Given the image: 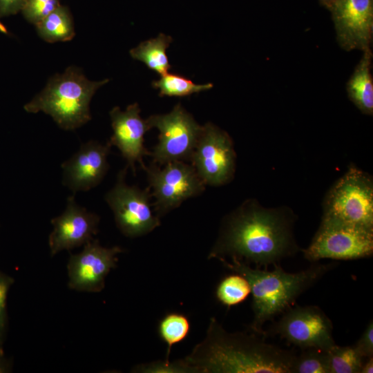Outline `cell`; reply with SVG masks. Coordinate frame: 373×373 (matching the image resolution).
<instances>
[{
    "label": "cell",
    "mask_w": 373,
    "mask_h": 373,
    "mask_svg": "<svg viewBox=\"0 0 373 373\" xmlns=\"http://www.w3.org/2000/svg\"><path fill=\"white\" fill-rule=\"evenodd\" d=\"M294 223L293 216L280 209L245 202L224 220L208 258H229L263 269L280 265L300 250Z\"/></svg>",
    "instance_id": "cell-1"
},
{
    "label": "cell",
    "mask_w": 373,
    "mask_h": 373,
    "mask_svg": "<svg viewBox=\"0 0 373 373\" xmlns=\"http://www.w3.org/2000/svg\"><path fill=\"white\" fill-rule=\"evenodd\" d=\"M296 355L249 329L229 332L211 318L204 338L184 359L197 373H291Z\"/></svg>",
    "instance_id": "cell-2"
},
{
    "label": "cell",
    "mask_w": 373,
    "mask_h": 373,
    "mask_svg": "<svg viewBox=\"0 0 373 373\" xmlns=\"http://www.w3.org/2000/svg\"><path fill=\"white\" fill-rule=\"evenodd\" d=\"M227 269L243 276L251 287L254 318L248 329L263 336L264 325L273 321L294 305L300 295L319 281L338 264L313 262L309 267L296 273L285 271L280 265L274 269L253 268L242 262L220 259Z\"/></svg>",
    "instance_id": "cell-3"
},
{
    "label": "cell",
    "mask_w": 373,
    "mask_h": 373,
    "mask_svg": "<svg viewBox=\"0 0 373 373\" xmlns=\"http://www.w3.org/2000/svg\"><path fill=\"white\" fill-rule=\"evenodd\" d=\"M88 80L76 67L52 77L44 90L24 106L31 113L50 115L64 130H75L91 119L90 102L96 90L108 82Z\"/></svg>",
    "instance_id": "cell-4"
},
{
    "label": "cell",
    "mask_w": 373,
    "mask_h": 373,
    "mask_svg": "<svg viewBox=\"0 0 373 373\" xmlns=\"http://www.w3.org/2000/svg\"><path fill=\"white\" fill-rule=\"evenodd\" d=\"M310 262L322 259L352 260L373 254V229L322 218L309 245L301 249Z\"/></svg>",
    "instance_id": "cell-5"
},
{
    "label": "cell",
    "mask_w": 373,
    "mask_h": 373,
    "mask_svg": "<svg viewBox=\"0 0 373 373\" xmlns=\"http://www.w3.org/2000/svg\"><path fill=\"white\" fill-rule=\"evenodd\" d=\"M323 218L373 229V184L370 176L352 167L332 187Z\"/></svg>",
    "instance_id": "cell-6"
},
{
    "label": "cell",
    "mask_w": 373,
    "mask_h": 373,
    "mask_svg": "<svg viewBox=\"0 0 373 373\" xmlns=\"http://www.w3.org/2000/svg\"><path fill=\"white\" fill-rule=\"evenodd\" d=\"M264 329L263 336H278L301 350L314 347L329 351L336 345L333 323L316 305L291 306Z\"/></svg>",
    "instance_id": "cell-7"
},
{
    "label": "cell",
    "mask_w": 373,
    "mask_h": 373,
    "mask_svg": "<svg viewBox=\"0 0 373 373\" xmlns=\"http://www.w3.org/2000/svg\"><path fill=\"white\" fill-rule=\"evenodd\" d=\"M146 122L151 129L159 131L158 142L149 154L153 164L162 166L174 161L190 162L202 126L180 104L168 113L151 115Z\"/></svg>",
    "instance_id": "cell-8"
},
{
    "label": "cell",
    "mask_w": 373,
    "mask_h": 373,
    "mask_svg": "<svg viewBox=\"0 0 373 373\" xmlns=\"http://www.w3.org/2000/svg\"><path fill=\"white\" fill-rule=\"evenodd\" d=\"M128 167L119 171L114 186L104 198L119 231L126 237L137 238L153 231L160 221L152 209L150 188L141 189L126 182Z\"/></svg>",
    "instance_id": "cell-9"
},
{
    "label": "cell",
    "mask_w": 373,
    "mask_h": 373,
    "mask_svg": "<svg viewBox=\"0 0 373 373\" xmlns=\"http://www.w3.org/2000/svg\"><path fill=\"white\" fill-rule=\"evenodd\" d=\"M144 170L155 198L153 210L159 218L200 195L205 189L193 166L186 162L174 161L162 166L152 164Z\"/></svg>",
    "instance_id": "cell-10"
},
{
    "label": "cell",
    "mask_w": 373,
    "mask_h": 373,
    "mask_svg": "<svg viewBox=\"0 0 373 373\" xmlns=\"http://www.w3.org/2000/svg\"><path fill=\"white\" fill-rule=\"evenodd\" d=\"M190 163L205 185L220 186L232 179L236 153L227 132L211 123L202 126Z\"/></svg>",
    "instance_id": "cell-11"
},
{
    "label": "cell",
    "mask_w": 373,
    "mask_h": 373,
    "mask_svg": "<svg viewBox=\"0 0 373 373\" xmlns=\"http://www.w3.org/2000/svg\"><path fill=\"white\" fill-rule=\"evenodd\" d=\"M122 252L120 247H102L95 239L87 242L81 252L71 255L68 260L69 288L93 293L101 291L107 275L117 265V255Z\"/></svg>",
    "instance_id": "cell-12"
},
{
    "label": "cell",
    "mask_w": 373,
    "mask_h": 373,
    "mask_svg": "<svg viewBox=\"0 0 373 373\" xmlns=\"http://www.w3.org/2000/svg\"><path fill=\"white\" fill-rule=\"evenodd\" d=\"M337 41L347 51L370 48L373 0H334L329 10Z\"/></svg>",
    "instance_id": "cell-13"
},
{
    "label": "cell",
    "mask_w": 373,
    "mask_h": 373,
    "mask_svg": "<svg viewBox=\"0 0 373 373\" xmlns=\"http://www.w3.org/2000/svg\"><path fill=\"white\" fill-rule=\"evenodd\" d=\"M111 145L90 140L83 143L79 149L61 164L63 184L73 193L88 191L101 183L109 164L108 155Z\"/></svg>",
    "instance_id": "cell-14"
},
{
    "label": "cell",
    "mask_w": 373,
    "mask_h": 373,
    "mask_svg": "<svg viewBox=\"0 0 373 373\" xmlns=\"http://www.w3.org/2000/svg\"><path fill=\"white\" fill-rule=\"evenodd\" d=\"M99 216L79 206L75 196H69L64 211L51 220L53 229L48 238L52 256L71 250L93 239L98 231Z\"/></svg>",
    "instance_id": "cell-15"
},
{
    "label": "cell",
    "mask_w": 373,
    "mask_h": 373,
    "mask_svg": "<svg viewBox=\"0 0 373 373\" xmlns=\"http://www.w3.org/2000/svg\"><path fill=\"white\" fill-rule=\"evenodd\" d=\"M109 114L113 135L108 142L118 149L134 174L137 163L144 169L143 159L149 151L144 146V137L151 128L146 119L141 117L138 104L128 105L124 111L115 106Z\"/></svg>",
    "instance_id": "cell-16"
},
{
    "label": "cell",
    "mask_w": 373,
    "mask_h": 373,
    "mask_svg": "<svg viewBox=\"0 0 373 373\" xmlns=\"http://www.w3.org/2000/svg\"><path fill=\"white\" fill-rule=\"evenodd\" d=\"M372 55L370 48L363 55L347 83L350 99L364 114L373 113V81L371 74Z\"/></svg>",
    "instance_id": "cell-17"
},
{
    "label": "cell",
    "mask_w": 373,
    "mask_h": 373,
    "mask_svg": "<svg viewBox=\"0 0 373 373\" xmlns=\"http://www.w3.org/2000/svg\"><path fill=\"white\" fill-rule=\"evenodd\" d=\"M173 41L171 36L160 33L155 38L141 42L130 50L131 56L143 62L150 70L163 75L171 68L166 49Z\"/></svg>",
    "instance_id": "cell-18"
},
{
    "label": "cell",
    "mask_w": 373,
    "mask_h": 373,
    "mask_svg": "<svg viewBox=\"0 0 373 373\" xmlns=\"http://www.w3.org/2000/svg\"><path fill=\"white\" fill-rule=\"evenodd\" d=\"M35 26L40 37L50 43L70 41L75 34L70 10L61 5Z\"/></svg>",
    "instance_id": "cell-19"
},
{
    "label": "cell",
    "mask_w": 373,
    "mask_h": 373,
    "mask_svg": "<svg viewBox=\"0 0 373 373\" xmlns=\"http://www.w3.org/2000/svg\"><path fill=\"white\" fill-rule=\"evenodd\" d=\"M213 84H196L191 79L177 73H166L152 82V86L159 90L160 97H184L193 93L207 90Z\"/></svg>",
    "instance_id": "cell-20"
},
{
    "label": "cell",
    "mask_w": 373,
    "mask_h": 373,
    "mask_svg": "<svg viewBox=\"0 0 373 373\" xmlns=\"http://www.w3.org/2000/svg\"><path fill=\"white\" fill-rule=\"evenodd\" d=\"M250 294L249 283L238 273L226 276L220 280L216 289L218 300L228 307L242 303Z\"/></svg>",
    "instance_id": "cell-21"
},
{
    "label": "cell",
    "mask_w": 373,
    "mask_h": 373,
    "mask_svg": "<svg viewBox=\"0 0 373 373\" xmlns=\"http://www.w3.org/2000/svg\"><path fill=\"white\" fill-rule=\"evenodd\" d=\"M189 330V319L182 314L169 313L160 320L158 324V334L167 345L166 361H169L172 347L186 338Z\"/></svg>",
    "instance_id": "cell-22"
},
{
    "label": "cell",
    "mask_w": 373,
    "mask_h": 373,
    "mask_svg": "<svg viewBox=\"0 0 373 373\" xmlns=\"http://www.w3.org/2000/svg\"><path fill=\"white\" fill-rule=\"evenodd\" d=\"M328 356L330 373H361L365 359L354 345L339 346L336 344L328 351Z\"/></svg>",
    "instance_id": "cell-23"
},
{
    "label": "cell",
    "mask_w": 373,
    "mask_h": 373,
    "mask_svg": "<svg viewBox=\"0 0 373 373\" xmlns=\"http://www.w3.org/2000/svg\"><path fill=\"white\" fill-rule=\"evenodd\" d=\"M291 373H330L328 351L311 347L296 355Z\"/></svg>",
    "instance_id": "cell-24"
},
{
    "label": "cell",
    "mask_w": 373,
    "mask_h": 373,
    "mask_svg": "<svg viewBox=\"0 0 373 373\" xmlns=\"http://www.w3.org/2000/svg\"><path fill=\"white\" fill-rule=\"evenodd\" d=\"M132 372L137 373H197L184 358L171 361L165 359L135 365Z\"/></svg>",
    "instance_id": "cell-25"
},
{
    "label": "cell",
    "mask_w": 373,
    "mask_h": 373,
    "mask_svg": "<svg viewBox=\"0 0 373 373\" xmlns=\"http://www.w3.org/2000/svg\"><path fill=\"white\" fill-rule=\"evenodd\" d=\"M59 5V0H26L21 11L26 20L36 25Z\"/></svg>",
    "instance_id": "cell-26"
},
{
    "label": "cell",
    "mask_w": 373,
    "mask_h": 373,
    "mask_svg": "<svg viewBox=\"0 0 373 373\" xmlns=\"http://www.w3.org/2000/svg\"><path fill=\"white\" fill-rule=\"evenodd\" d=\"M364 358L373 356V321H370L358 340L353 344Z\"/></svg>",
    "instance_id": "cell-27"
},
{
    "label": "cell",
    "mask_w": 373,
    "mask_h": 373,
    "mask_svg": "<svg viewBox=\"0 0 373 373\" xmlns=\"http://www.w3.org/2000/svg\"><path fill=\"white\" fill-rule=\"evenodd\" d=\"M12 280L6 276L0 274V335L6 324V303L8 291Z\"/></svg>",
    "instance_id": "cell-28"
},
{
    "label": "cell",
    "mask_w": 373,
    "mask_h": 373,
    "mask_svg": "<svg viewBox=\"0 0 373 373\" xmlns=\"http://www.w3.org/2000/svg\"><path fill=\"white\" fill-rule=\"evenodd\" d=\"M26 0H0V17L17 13L21 10Z\"/></svg>",
    "instance_id": "cell-29"
},
{
    "label": "cell",
    "mask_w": 373,
    "mask_h": 373,
    "mask_svg": "<svg viewBox=\"0 0 373 373\" xmlns=\"http://www.w3.org/2000/svg\"><path fill=\"white\" fill-rule=\"evenodd\" d=\"M373 372V356L367 357L365 359L361 367V373Z\"/></svg>",
    "instance_id": "cell-30"
},
{
    "label": "cell",
    "mask_w": 373,
    "mask_h": 373,
    "mask_svg": "<svg viewBox=\"0 0 373 373\" xmlns=\"http://www.w3.org/2000/svg\"><path fill=\"white\" fill-rule=\"evenodd\" d=\"M320 3L325 7L327 9L330 10L334 0H319Z\"/></svg>",
    "instance_id": "cell-31"
},
{
    "label": "cell",
    "mask_w": 373,
    "mask_h": 373,
    "mask_svg": "<svg viewBox=\"0 0 373 373\" xmlns=\"http://www.w3.org/2000/svg\"><path fill=\"white\" fill-rule=\"evenodd\" d=\"M0 32L3 33H7V29L2 23L0 22Z\"/></svg>",
    "instance_id": "cell-32"
}]
</instances>
